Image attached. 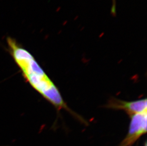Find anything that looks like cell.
<instances>
[{"label":"cell","mask_w":147,"mask_h":146,"mask_svg":"<svg viewBox=\"0 0 147 146\" xmlns=\"http://www.w3.org/2000/svg\"><path fill=\"white\" fill-rule=\"evenodd\" d=\"M7 42L15 62L30 85L57 109L67 110L58 89L32 55L12 38H7Z\"/></svg>","instance_id":"1"},{"label":"cell","mask_w":147,"mask_h":146,"mask_svg":"<svg viewBox=\"0 0 147 146\" xmlns=\"http://www.w3.org/2000/svg\"><path fill=\"white\" fill-rule=\"evenodd\" d=\"M147 111L130 117L128 134L119 146H131L147 133Z\"/></svg>","instance_id":"2"},{"label":"cell","mask_w":147,"mask_h":146,"mask_svg":"<svg viewBox=\"0 0 147 146\" xmlns=\"http://www.w3.org/2000/svg\"><path fill=\"white\" fill-rule=\"evenodd\" d=\"M106 107L110 109L124 111L130 117L137 113L147 111V99L127 102L112 98L109 100Z\"/></svg>","instance_id":"3"},{"label":"cell","mask_w":147,"mask_h":146,"mask_svg":"<svg viewBox=\"0 0 147 146\" xmlns=\"http://www.w3.org/2000/svg\"><path fill=\"white\" fill-rule=\"evenodd\" d=\"M113 1V5L111 7V13L113 14L116 13V0H112Z\"/></svg>","instance_id":"4"},{"label":"cell","mask_w":147,"mask_h":146,"mask_svg":"<svg viewBox=\"0 0 147 146\" xmlns=\"http://www.w3.org/2000/svg\"><path fill=\"white\" fill-rule=\"evenodd\" d=\"M145 146H147V144H146V142L145 143Z\"/></svg>","instance_id":"5"}]
</instances>
